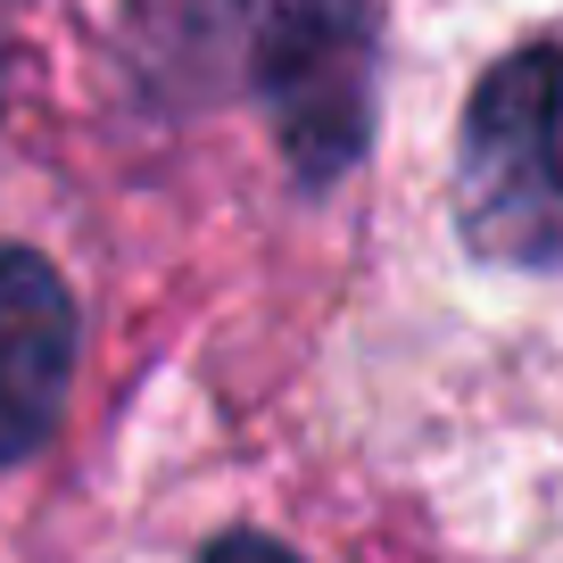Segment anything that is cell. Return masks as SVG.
Segmentation results:
<instances>
[{
  "label": "cell",
  "mask_w": 563,
  "mask_h": 563,
  "mask_svg": "<svg viewBox=\"0 0 563 563\" xmlns=\"http://www.w3.org/2000/svg\"><path fill=\"white\" fill-rule=\"evenodd\" d=\"M456 216L481 257L563 265V58L522 51L473 91Z\"/></svg>",
  "instance_id": "6da1fadb"
},
{
  "label": "cell",
  "mask_w": 563,
  "mask_h": 563,
  "mask_svg": "<svg viewBox=\"0 0 563 563\" xmlns=\"http://www.w3.org/2000/svg\"><path fill=\"white\" fill-rule=\"evenodd\" d=\"M257 100L282 158L307 183L356 166L373 124V18L365 0H265L257 9Z\"/></svg>",
  "instance_id": "7a4b0ae2"
},
{
  "label": "cell",
  "mask_w": 563,
  "mask_h": 563,
  "mask_svg": "<svg viewBox=\"0 0 563 563\" xmlns=\"http://www.w3.org/2000/svg\"><path fill=\"white\" fill-rule=\"evenodd\" d=\"M75 382V299L34 249H0V464L58 431Z\"/></svg>",
  "instance_id": "3957f363"
},
{
  "label": "cell",
  "mask_w": 563,
  "mask_h": 563,
  "mask_svg": "<svg viewBox=\"0 0 563 563\" xmlns=\"http://www.w3.org/2000/svg\"><path fill=\"white\" fill-rule=\"evenodd\" d=\"M208 563H299V555H290V547H274V539H257V530H241V539H216Z\"/></svg>",
  "instance_id": "277c9868"
},
{
  "label": "cell",
  "mask_w": 563,
  "mask_h": 563,
  "mask_svg": "<svg viewBox=\"0 0 563 563\" xmlns=\"http://www.w3.org/2000/svg\"><path fill=\"white\" fill-rule=\"evenodd\" d=\"M9 9H18V0H0V18H9Z\"/></svg>",
  "instance_id": "5b68a950"
}]
</instances>
